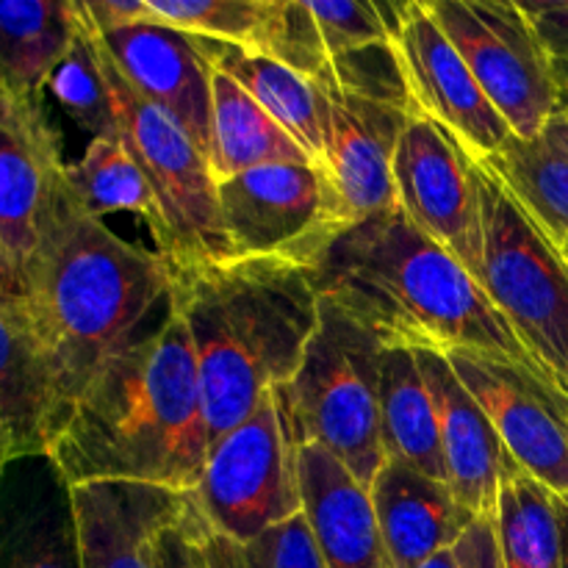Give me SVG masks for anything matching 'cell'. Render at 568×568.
I'll return each mask as SVG.
<instances>
[{
  "instance_id": "277c9868",
  "label": "cell",
  "mask_w": 568,
  "mask_h": 568,
  "mask_svg": "<svg viewBox=\"0 0 568 568\" xmlns=\"http://www.w3.org/2000/svg\"><path fill=\"white\" fill-rule=\"evenodd\" d=\"M170 297L192 338L214 444L294 381L320 327V294L300 261L222 258L172 266Z\"/></svg>"
},
{
  "instance_id": "836d02e7",
  "label": "cell",
  "mask_w": 568,
  "mask_h": 568,
  "mask_svg": "<svg viewBox=\"0 0 568 568\" xmlns=\"http://www.w3.org/2000/svg\"><path fill=\"white\" fill-rule=\"evenodd\" d=\"M458 568H505L494 516H477L453 547Z\"/></svg>"
},
{
  "instance_id": "83f0119b",
  "label": "cell",
  "mask_w": 568,
  "mask_h": 568,
  "mask_svg": "<svg viewBox=\"0 0 568 568\" xmlns=\"http://www.w3.org/2000/svg\"><path fill=\"white\" fill-rule=\"evenodd\" d=\"M497 170L514 197L549 233L555 244L568 236V148L552 125L541 136L510 139L497 159L486 161Z\"/></svg>"
},
{
  "instance_id": "5bb4252c",
  "label": "cell",
  "mask_w": 568,
  "mask_h": 568,
  "mask_svg": "<svg viewBox=\"0 0 568 568\" xmlns=\"http://www.w3.org/2000/svg\"><path fill=\"white\" fill-rule=\"evenodd\" d=\"M64 170L42 100L0 94V244L20 270L37 255L64 192Z\"/></svg>"
},
{
  "instance_id": "52a82bcc",
  "label": "cell",
  "mask_w": 568,
  "mask_h": 568,
  "mask_svg": "<svg viewBox=\"0 0 568 568\" xmlns=\"http://www.w3.org/2000/svg\"><path fill=\"white\" fill-rule=\"evenodd\" d=\"M100 55L114 94L120 139L142 166L164 214V242L159 244V253L172 266L227 258L220 233L216 178L205 150L170 111L139 94L122 78L103 44Z\"/></svg>"
},
{
  "instance_id": "e0dca14e",
  "label": "cell",
  "mask_w": 568,
  "mask_h": 568,
  "mask_svg": "<svg viewBox=\"0 0 568 568\" xmlns=\"http://www.w3.org/2000/svg\"><path fill=\"white\" fill-rule=\"evenodd\" d=\"M419 372L436 408L447 486L475 516H494L499 486L516 469L497 427L460 383L442 349H416Z\"/></svg>"
},
{
  "instance_id": "f1b7e54d",
  "label": "cell",
  "mask_w": 568,
  "mask_h": 568,
  "mask_svg": "<svg viewBox=\"0 0 568 568\" xmlns=\"http://www.w3.org/2000/svg\"><path fill=\"white\" fill-rule=\"evenodd\" d=\"M494 527L505 568H564L555 494L519 466L499 486Z\"/></svg>"
},
{
  "instance_id": "484cf974",
  "label": "cell",
  "mask_w": 568,
  "mask_h": 568,
  "mask_svg": "<svg viewBox=\"0 0 568 568\" xmlns=\"http://www.w3.org/2000/svg\"><path fill=\"white\" fill-rule=\"evenodd\" d=\"M211 172L216 183L264 164L314 161L231 75L211 81Z\"/></svg>"
},
{
  "instance_id": "74e56055",
  "label": "cell",
  "mask_w": 568,
  "mask_h": 568,
  "mask_svg": "<svg viewBox=\"0 0 568 568\" xmlns=\"http://www.w3.org/2000/svg\"><path fill=\"white\" fill-rule=\"evenodd\" d=\"M555 510H558L560 552H564V568H568V494H564V497H555Z\"/></svg>"
},
{
  "instance_id": "4dcf8cb0",
  "label": "cell",
  "mask_w": 568,
  "mask_h": 568,
  "mask_svg": "<svg viewBox=\"0 0 568 568\" xmlns=\"http://www.w3.org/2000/svg\"><path fill=\"white\" fill-rule=\"evenodd\" d=\"M203 549L209 568H327L305 514L247 544L216 536L203 521Z\"/></svg>"
},
{
  "instance_id": "8fae6325",
  "label": "cell",
  "mask_w": 568,
  "mask_h": 568,
  "mask_svg": "<svg viewBox=\"0 0 568 568\" xmlns=\"http://www.w3.org/2000/svg\"><path fill=\"white\" fill-rule=\"evenodd\" d=\"M449 366L497 427L519 469L568 494V394L538 366L499 353L449 349Z\"/></svg>"
},
{
  "instance_id": "9a60e30c",
  "label": "cell",
  "mask_w": 568,
  "mask_h": 568,
  "mask_svg": "<svg viewBox=\"0 0 568 568\" xmlns=\"http://www.w3.org/2000/svg\"><path fill=\"white\" fill-rule=\"evenodd\" d=\"M325 94L327 153L325 172L333 183L344 220L397 209L394 155L414 114L399 105L377 103L358 94L322 89Z\"/></svg>"
},
{
  "instance_id": "ab89813d",
  "label": "cell",
  "mask_w": 568,
  "mask_h": 568,
  "mask_svg": "<svg viewBox=\"0 0 568 568\" xmlns=\"http://www.w3.org/2000/svg\"><path fill=\"white\" fill-rule=\"evenodd\" d=\"M549 125L555 128V133H558V136L564 139V142H566V148H568V111H564V114H558V116H555V120L549 122Z\"/></svg>"
},
{
  "instance_id": "d6986e66",
  "label": "cell",
  "mask_w": 568,
  "mask_h": 568,
  "mask_svg": "<svg viewBox=\"0 0 568 568\" xmlns=\"http://www.w3.org/2000/svg\"><path fill=\"white\" fill-rule=\"evenodd\" d=\"M0 568H81L72 486L50 455L0 471Z\"/></svg>"
},
{
  "instance_id": "6da1fadb",
  "label": "cell",
  "mask_w": 568,
  "mask_h": 568,
  "mask_svg": "<svg viewBox=\"0 0 568 568\" xmlns=\"http://www.w3.org/2000/svg\"><path fill=\"white\" fill-rule=\"evenodd\" d=\"M209 447L197 358L170 297L164 314L94 375L50 458L70 486L122 480L192 494Z\"/></svg>"
},
{
  "instance_id": "8d00e7d4",
  "label": "cell",
  "mask_w": 568,
  "mask_h": 568,
  "mask_svg": "<svg viewBox=\"0 0 568 568\" xmlns=\"http://www.w3.org/2000/svg\"><path fill=\"white\" fill-rule=\"evenodd\" d=\"M0 305L28 311V286L20 264L11 258L9 250L0 244Z\"/></svg>"
},
{
  "instance_id": "9c48e42d",
  "label": "cell",
  "mask_w": 568,
  "mask_h": 568,
  "mask_svg": "<svg viewBox=\"0 0 568 568\" xmlns=\"http://www.w3.org/2000/svg\"><path fill=\"white\" fill-rule=\"evenodd\" d=\"M427 9L516 139H538L555 116L568 111L566 83L525 6L514 0H430Z\"/></svg>"
},
{
  "instance_id": "7c38bea8",
  "label": "cell",
  "mask_w": 568,
  "mask_h": 568,
  "mask_svg": "<svg viewBox=\"0 0 568 568\" xmlns=\"http://www.w3.org/2000/svg\"><path fill=\"white\" fill-rule=\"evenodd\" d=\"M397 209L483 286L486 233L477 161L444 128L414 114L394 155Z\"/></svg>"
},
{
  "instance_id": "f546056e",
  "label": "cell",
  "mask_w": 568,
  "mask_h": 568,
  "mask_svg": "<svg viewBox=\"0 0 568 568\" xmlns=\"http://www.w3.org/2000/svg\"><path fill=\"white\" fill-rule=\"evenodd\" d=\"M44 92L53 94L67 116L81 131L92 133V139L120 136L116 128L114 94H111L109 78H105L103 55H100L98 33L87 20L78 0V31L64 59L50 72Z\"/></svg>"
},
{
  "instance_id": "4316f807",
  "label": "cell",
  "mask_w": 568,
  "mask_h": 568,
  "mask_svg": "<svg viewBox=\"0 0 568 568\" xmlns=\"http://www.w3.org/2000/svg\"><path fill=\"white\" fill-rule=\"evenodd\" d=\"M64 178L72 197L94 220L128 211L148 222L155 242H164V214L153 186L120 136L92 139L81 159L67 164Z\"/></svg>"
},
{
  "instance_id": "e575fe53",
  "label": "cell",
  "mask_w": 568,
  "mask_h": 568,
  "mask_svg": "<svg viewBox=\"0 0 568 568\" xmlns=\"http://www.w3.org/2000/svg\"><path fill=\"white\" fill-rule=\"evenodd\" d=\"M81 9L98 33L155 20L148 0H81Z\"/></svg>"
},
{
  "instance_id": "ba28073f",
  "label": "cell",
  "mask_w": 568,
  "mask_h": 568,
  "mask_svg": "<svg viewBox=\"0 0 568 568\" xmlns=\"http://www.w3.org/2000/svg\"><path fill=\"white\" fill-rule=\"evenodd\" d=\"M192 499L209 530L239 544L303 514L300 444L277 388L211 444Z\"/></svg>"
},
{
  "instance_id": "d590c367",
  "label": "cell",
  "mask_w": 568,
  "mask_h": 568,
  "mask_svg": "<svg viewBox=\"0 0 568 568\" xmlns=\"http://www.w3.org/2000/svg\"><path fill=\"white\" fill-rule=\"evenodd\" d=\"M552 59H568V0L521 3Z\"/></svg>"
},
{
  "instance_id": "f35d334b",
  "label": "cell",
  "mask_w": 568,
  "mask_h": 568,
  "mask_svg": "<svg viewBox=\"0 0 568 568\" xmlns=\"http://www.w3.org/2000/svg\"><path fill=\"white\" fill-rule=\"evenodd\" d=\"M419 568H458V560H455L453 549H447V552H438L436 558H430L427 564H422Z\"/></svg>"
},
{
  "instance_id": "603a6c76",
  "label": "cell",
  "mask_w": 568,
  "mask_h": 568,
  "mask_svg": "<svg viewBox=\"0 0 568 568\" xmlns=\"http://www.w3.org/2000/svg\"><path fill=\"white\" fill-rule=\"evenodd\" d=\"M197 48L214 70L231 75L325 170V94L316 83L239 44L197 37Z\"/></svg>"
},
{
  "instance_id": "ffe728a7",
  "label": "cell",
  "mask_w": 568,
  "mask_h": 568,
  "mask_svg": "<svg viewBox=\"0 0 568 568\" xmlns=\"http://www.w3.org/2000/svg\"><path fill=\"white\" fill-rule=\"evenodd\" d=\"M372 510L397 568H419L460 541L477 519L436 477L386 458L369 486Z\"/></svg>"
},
{
  "instance_id": "60d3db41",
  "label": "cell",
  "mask_w": 568,
  "mask_h": 568,
  "mask_svg": "<svg viewBox=\"0 0 568 568\" xmlns=\"http://www.w3.org/2000/svg\"><path fill=\"white\" fill-rule=\"evenodd\" d=\"M555 67H558L560 81H564L566 89H568V59H555Z\"/></svg>"
},
{
  "instance_id": "4fadbf2b",
  "label": "cell",
  "mask_w": 568,
  "mask_h": 568,
  "mask_svg": "<svg viewBox=\"0 0 568 568\" xmlns=\"http://www.w3.org/2000/svg\"><path fill=\"white\" fill-rule=\"evenodd\" d=\"M394 44L414 114L444 128L477 164L497 159L514 131L486 98L458 48L433 20L427 3L410 0L403 6Z\"/></svg>"
},
{
  "instance_id": "7a4b0ae2",
  "label": "cell",
  "mask_w": 568,
  "mask_h": 568,
  "mask_svg": "<svg viewBox=\"0 0 568 568\" xmlns=\"http://www.w3.org/2000/svg\"><path fill=\"white\" fill-rule=\"evenodd\" d=\"M22 275L28 316L53 372L61 430L94 375L164 314L172 266L87 214L64 178V192Z\"/></svg>"
},
{
  "instance_id": "7402d4cb",
  "label": "cell",
  "mask_w": 568,
  "mask_h": 568,
  "mask_svg": "<svg viewBox=\"0 0 568 568\" xmlns=\"http://www.w3.org/2000/svg\"><path fill=\"white\" fill-rule=\"evenodd\" d=\"M303 514L327 568H397L369 491L322 447H300Z\"/></svg>"
},
{
  "instance_id": "2e32d148",
  "label": "cell",
  "mask_w": 568,
  "mask_h": 568,
  "mask_svg": "<svg viewBox=\"0 0 568 568\" xmlns=\"http://www.w3.org/2000/svg\"><path fill=\"white\" fill-rule=\"evenodd\" d=\"M98 37L122 78L139 94L170 111L209 155L214 67L200 53L197 37L155 20Z\"/></svg>"
},
{
  "instance_id": "1f68e13d",
  "label": "cell",
  "mask_w": 568,
  "mask_h": 568,
  "mask_svg": "<svg viewBox=\"0 0 568 568\" xmlns=\"http://www.w3.org/2000/svg\"><path fill=\"white\" fill-rule=\"evenodd\" d=\"M155 22L192 37L255 50L272 0H148Z\"/></svg>"
},
{
  "instance_id": "3957f363",
  "label": "cell",
  "mask_w": 568,
  "mask_h": 568,
  "mask_svg": "<svg viewBox=\"0 0 568 568\" xmlns=\"http://www.w3.org/2000/svg\"><path fill=\"white\" fill-rule=\"evenodd\" d=\"M316 294L410 349H480L538 366L486 288L399 209L364 216L305 264Z\"/></svg>"
},
{
  "instance_id": "ac0fdd59",
  "label": "cell",
  "mask_w": 568,
  "mask_h": 568,
  "mask_svg": "<svg viewBox=\"0 0 568 568\" xmlns=\"http://www.w3.org/2000/svg\"><path fill=\"white\" fill-rule=\"evenodd\" d=\"M189 494L144 483L72 486L81 568H159V538L183 516Z\"/></svg>"
},
{
  "instance_id": "b9f144b4",
  "label": "cell",
  "mask_w": 568,
  "mask_h": 568,
  "mask_svg": "<svg viewBox=\"0 0 568 568\" xmlns=\"http://www.w3.org/2000/svg\"><path fill=\"white\" fill-rule=\"evenodd\" d=\"M560 250H564V255H566V261H568V236L564 239V242H560Z\"/></svg>"
},
{
  "instance_id": "7bdbcfd3",
  "label": "cell",
  "mask_w": 568,
  "mask_h": 568,
  "mask_svg": "<svg viewBox=\"0 0 568 568\" xmlns=\"http://www.w3.org/2000/svg\"><path fill=\"white\" fill-rule=\"evenodd\" d=\"M0 94H3V89H0Z\"/></svg>"
},
{
  "instance_id": "44dd1931",
  "label": "cell",
  "mask_w": 568,
  "mask_h": 568,
  "mask_svg": "<svg viewBox=\"0 0 568 568\" xmlns=\"http://www.w3.org/2000/svg\"><path fill=\"white\" fill-rule=\"evenodd\" d=\"M59 430L53 372L31 316L0 305V471L33 455H50Z\"/></svg>"
},
{
  "instance_id": "d4e9b609",
  "label": "cell",
  "mask_w": 568,
  "mask_h": 568,
  "mask_svg": "<svg viewBox=\"0 0 568 568\" xmlns=\"http://www.w3.org/2000/svg\"><path fill=\"white\" fill-rule=\"evenodd\" d=\"M381 438L386 458L447 483L436 408L419 372L416 349L386 344L381 361Z\"/></svg>"
},
{
  "instance_id": "d6a6232c",
  "label": "cell",
  "mask_w": 568,
  "mask_h": 568,
  "mask_svg": "<svg viewBox=\"0 0 568 568\" xmlns=\"http://www.w3.org/2000/svg\"><path fill=\"white\" fill-rule=\"evenodd\" d=\"M159 568H209L203 549V516L189 494L186 510L159 538Z\"/></svg>"
},
{
  "instance_id": "8992f818",
  "label": "cell",
  "mask_w": 568,
  "mask_h": 568,
  "mask_svg": "<svg viewBox=\"0 0 568 568\" xmlns=\"http://www.w3.org/2000/svg\"><path fill=\"white\" fill-rule=\"evenodd\" d=\"M486 233L483 288L538 369L568 394V261L491 164H477Z\"/></svg>"
},
{
  "instance_id": "cb8c5ba5",
  "label": "cell",
  "mask_w": 568,
  "mask_h": 568,
  "mask_svg": "<svg viewBox=\"0 0 568 568\" xmlns=\"http://www.w3.org/2000/svg\"><path fill=\"white\" fill-rule=\"evenodd\" d=\"M78 31V0H0V89L42 100Z\"/></svg>"
},
{
  "instance_id": "5b68a950",
  "label": "cell",
  "mask_w": 568,
  "mask_h": 568,
  "mask_svg": "<svg viewBox=\"0 0 568 568\" xmlns=\"http://www.w3.org/2000/svg\"><path fill=\"white\" fill-rule=\"evenodd\" d=\"M386 344L320 297V327L292 383L277 386L300 447L331 453L369 491L386 464L381 438V361Z\"/></svg>"
},
{
  "instance_id": "30bf717a",
  "label": "cell",
  "mask_w": 568,
  "mask_h": 568,
  "mask_svg": "<svg viewBox=\"0 0 568 568\" xmlns=\"http://www.w3.org/2000/svg\"><path fill=\"white\" fill-rule=\"evenodd\" d=\"M227 258H292L308 264L349 225L327 172L314 161L264 164L216 183Z\"/></svg>"
}]
</instances>
